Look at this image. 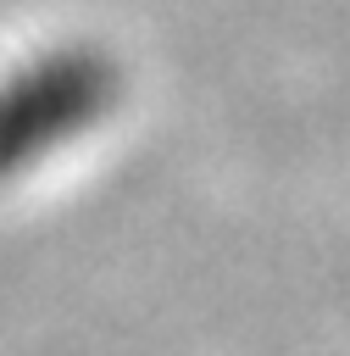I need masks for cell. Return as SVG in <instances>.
Listing matches in <instances>:
<instances>
[{"label":"cell","mask_w":350,"mask_h":356,"mask_svg":"<svg viewBox=\"0 0 350 356\" xmlns=\"http://www.w3.org/2000/svg\"><path fill=\"white\" fill-rule=\"evenodd\" d=\"M111 100V67L100 56L67 50L33 61L28 72L0 83V172L33 161L56 139L83 134Z\"/></svg>","instance_id":"cell-1"}]
</instances>
